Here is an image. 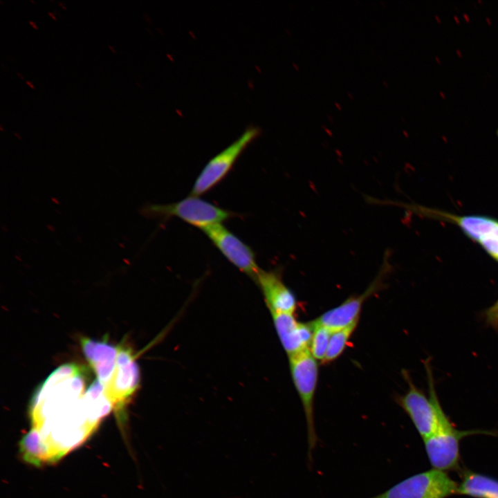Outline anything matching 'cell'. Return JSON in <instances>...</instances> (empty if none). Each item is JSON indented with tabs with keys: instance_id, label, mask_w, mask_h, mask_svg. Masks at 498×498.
I'll use <instances>...</instances> for the list:
<instances>
[{
	"instance_id": "cell-13",
	"label": "cell",
	"mask_w": 498,
	"mask_h": 498,
	"mask_svg": "<svg viewBox=\"0 0 498 498\" xmlns=\"http://www.w3.org/2000/svg\"><path fill=\"white\" fill-rule=\"evenodd\" d=\"M458 494L474 498H498V480L472 471H463Z\"/></svg>"
},
{
	"instance_id": "cell-12",
	"label": "cell",
	"mask_w": 498,
	"mask_h": 498,
	"mask_svg": "<svg viewBox=\"0 0 498 498\" xmlns=\"http://www.w3.org/2000/svg\"><path fill=\"white\" fill-rule=\"evenodd\" d=\"M80 344L84 356L93 369L98 380L106 386L116 368L119 346L105 340L82 338Z\"/></svg>"
},
{
	"instance_id": "cell-28",
	"label": "cell",
	"mask_w": 498,
	"mask_h": 498,
	"mask_svg": "<svg viewBox=\"0 0 498 498\" xmlns=\"http://www.w3.org/2000/svg\"><path fill=\"white\" fill-rule=\"evenodd\" d=\"M335 106H336L337 108H338L340 110L341 109V107L339 106V105H340L339 104L335 103Z\"/></svg>"
},
{
	"instance_id": "cell-5",
	"label": "cell",
	"mask_w": 498,
	"mask_h": 498,
	"mask_svg": "<svg viewBox=\"0 0 498 498\" xmlns=\"http://www.w3.org/2000/svg\"><path fill=\"white\" fill-rule=\"evenodd\" d=\"M260 133V129L249 127L229 146L212 158L195 181L191 196H199L213 188L231 170L245 149Z\"/></svg>"
},
{
	"instance_id": "cell-9",
	"label": "cell",
	"mask_w": 498,
	"mask_h": 498,
	"mask_svg": "<svg viewBox=\"0 0 498 498\" xmlns=\"http://www.w3.org/2000/svg\"><path fill=\"white\" fill-rule=\"evenodd\" d=\"M211 242L234 266L255 279L260 270L252 248L230 232L222 223L201 229Z\"/></svg>"
},
{
	"instance_id": "cell-18",
	"label": "cell",
	"mask_w": 498,
	"mask_h": 498,
	"mask_svg": "<svg viewBox=\"0 0 498 498\" xmlns=\"http://www.w3.org/2000/svg\"><path fill=\"white\" fill-rule=\"evenodd\" d=\"M487 322L493 327L498 326V309L494 311H488L486 313Z\"/></svg>"
},
{
	"instance_id": "cell-31",
	"label": "cell",
	"mask_w": 498,
	"mask_h": 498,
	"mask_svg": "<svg viewBox=\"0 0 498 498\" xmlns=\"http://www.w3.org/2000/svg\"><path fill=\"white\" fill-rule=\"evenodd\" d=\"M440 93H441V95L442 97H443V98H445L444 93H443L442 92H441Z\"/></svg>"
},
{
	"instance_id": "cell-6",
	"label": "cell",
	"mask_w": 498,
	"mask_h": 498,
	"mask_svg": "<svg viewBox=\"0 0 498 498\" xmlns=\"http://www.w3.org/2000/svg\"><path fill=\"white\" fill-rule=\"evenodd\" d=\"M389 256V250H387L377 276L362 293L349 297L342 304L326 311L314 321L332 332L358 322L360 313L365 301L384 287L386 276L391 270Z\"/></svg>"
},
{
	"instance_id": "cell-2",
	"label": "cell",
	"mask_w": 498,
	"mask_h": 498,
	"mask_svg": "<svg viewBox=\"0 0 498 498\" xmlns=\"http://www.w3.org/2000/svg\"><path fill=\"white\" fill-rule=\"evenodd\" d=\"M290 373L300 398L307 425L308 456L312 461V452L318 438L314 421V398L318 378L317 360L309 350L288 356Z\"/></svg>"
},
{
	"instance_id": "cell-10",
	"label": "cell",
	"mask_w": 498,
	"mask_h": 498,
	"mask_svg": "<svg viewBox=\"0 0 498 498\" xmlns=\"http://www.w3.org/2000/svg\"><path fill=\"white\" fill-rule=\"evenodd\" d=\"M255 282L259 285L271 313H294L297 308L296 297L284 282L281 270L260 268Z\"/></svg>"
},
{
	"instance_id": "cell-16",
	"label": "cell",
	"mask_w": 498,
	"mask_h": 498,
	"mask_svg": "<svg viewBox=\"0 0 498 498\" xmlns=\"http://www.w3.org/2000/svg\"><path fill=\"white\" fill-rule=\"evenodd\" d=\"M312 323L313 332L309 351L315 360L323 361L333 332L314 320Z\"/></svg>"
},
{
	"instance_id": "cell-8",
	"label": "cell",
	"mask_w": 498,
	"mask_h": 498,
	"mask_svg": "<svg viewBox=\"0 0 498 498\" xmlns=\"http://www.w3.org/2000/svg\"><path fill=\"white\" fill-rule=\"evenodd\" d=\"M481 432L457 430L452 423L442 426L424 439L425 449L434 469L446 471L459 468L460 441L463 437Z\"/></svg>"
},
{
	"instance_id": "cell-21",
	"label": "cell",
	"mask_w": 498,
	"mask_h": 498,
	"mask_svg": "<svg viewBox=\"0 0 498 498\" xmlns=\"http://www.w3.org/2000/svg\"><path fill=\"white\" fill-rule=\"evenodd\" d=\"M463 17H464V19H465L466 21L468 22L470 21V18L467 14H463Z\"/></svg>"
},
{
	"instance_id": "cell-25",
	"label": "cell",
	"mask_w": 498,
	"mask_h": 498,
	"mask_svg": "<svg viewBox=\"0 0 498 498\" xmlns=\"http://www.w3.org/2000/svg\"><path fill=\"white\" fill-rule=\"evenodd\" d=\"M59 4L63 8V9H64V10L66 9V6H64V5L62 2L59 1Z\"/></svg>"
},
{
	"instance_id": "cell-15",
	"label": "cell",
	"mask_w": 498,
	"mask_h": 498,
	"mask_svg": "<svg viewBox=\"0 0 498 498\" xmlns=\"http://www.w3.org/2000/svg\"><path fill=\"white\" fill-rule=\"evenodd\" d=\"M357 324L358 322L332 333L323 363L333 361L342 353Z\"/></svg>"
},
{
	"instance_id": "cell-20",
	"label": "cell",
	"mask_w": 498,
	"mask_h": 498,
	"mask_svg": "<svg viewBox=\"0 0 498 498\" xmlns=\"http://www.w3.org/2000/svg\"><path fill=\"white\" fill-rule=\"evenodd\" d=\"M28 22H29V24H30L35 29H37V26H36V24H35V22H33V21H30V20H29Z\"/></svg>"
},
{
	"instance_id": "cell-32",
	"label": "cell",
	"mask_w": 498,
	"mask_h": 498,
	"mask_svg": "<svg viewBox=\"0 0 498 498\" xmlns=\"http://www.w3.org/2000/svg\"><path fill=\"white\" fill-rule=\"evenodd\" d=\"M436 19H438V21H439V22H440V19H439V18L438 17V16H436Z\"/></svg>"
},
{
	"instance_id": "cell-1",
	"label": "cell",
	"mask_w": 498,
	"mask_h": 498,
	"mask_svg": "<svg viewBox=\"0 0 498 498\" xmlns=\"http://www.w3.org/2000/svg\"><path fill=\"white\" fill-rule=\"evenodd\" d=\"M403 376L408 384V389L396 398L397 403L403 409L412 421L417 432L424 439L434 434L442 426L451 423L443 412L435 391L432 377L430 378V397L414 385L409 374L403 371Z\"/></svg>"
},
{
	"instance_id": "cell-23",
	"label": "cell",
	"mask_w": 498,
	"mask_h": 498,
	"mask_svg": "<svg viewBox=\"0 0 498 498\" xmlns=\"http://www.w3.org/2000/svg\"><path fill=\"white\" fill-rule=\"evenodd\" d=\"M28 85H29L32 89H34V85L29 81L26 82Z\"/></svg>"
},
{
	"instance_id": "cell-11",
	"label": "cell",
	"mask_w": 498,
	"mask_h": 498,
	"mask_svg": "<svg viewBox=\"0 0 498 498\" xmlns=\"http://www.w3.org/2000/svg\"><path fill=\"white\" fill-rule=\"evenodd\" d=\"M275 328L288 356L309 350L313 332L312 322H299L294 313H271Z\"/></svg>"
},
{
	"instance_id": "cell-24",
	"label": "cell",
	"mask_w": 498,
	"mask_h": 498,
	"mask_svg": "<svg viewBox=\"0 0 498 498\" xmlns=\"http://www.w3.org/2000/svg\"><path fill=\"white\" fill-rule=\"evenodd\" d=\"M108 46L113 53H116L115 49L110 44H108Z\"/></svg>"
},
{
	"instance_id": "cell-17",
	"label": "cell",
	"mask_w": 498,
	"mask_h": 498,
	"mask_svg": "<svg viewBox=\"0 0 498 498\" xmlns=\"http://www.w3.org/2000/svg\"><path fill=\"white\" fill-rule=\"evenodd\" d=\"M479 243L489 255L498 261V228Z\"/></svg>"
},
{
	"instance_id": "cell-4",
	"label": "cell",
	"mask_w": 498,
	"mask_h": 498,
	"mask_svg": "<svg viewBox=\"0 0 498 498\" xmlns=\"http://www.w3.org/2000/svg\"><path fill=\"white\" fill-rule=\"evenodd\" d=\"M458 490L459 485L445 472L432 469L412 475L371 498H447Z\"/></svg>"
},
{
	"instance_id": "cell-22",
	"label": "cell",
	"mask_w": 498,
	"mask_h": 498,
	"mask_svg": "<svg viewBox=\"0 0 498 498\" xmlns=\"http://www.w3.org/2000/svg\"><path fill=\"white\" fill-rule=\"evenodd\" d=\"M48 13L53 19L56 20L55 16L51 12H48Z\"/></svg>"
},
{
	"instance_id": "cell-29",
	"label": "cell",
	"mask_w": 498,
	"mask_h": 498,
	"mask_svg": "<svg viewBox=\"0 0 498 498\" xmlns=\"http://www.w3.org/2000/svg\"><path fill=\"white\" fill-rule=\"evenodd\" d=\"M456 52H457V53H458L459 56H461V51H460V50H456Z\"/></svg>"
},
{
	"instance_id": "cell-26",
	"label": "cell",
	"mask_w": 498,
	"mask_h": 498,
	"mask_svg": "<svg viewBox=\"0 0 498 498\" xmlns=\"http://www.w3.org/2000/svg\"><path fill=\"white\" fill-rule=\"evenodd\" d=\"M16 73L20 78L24 79L23 75H21L20 73H19L18 72H17Z\"/></svg>"
},
{
	"instance_id": "cell-7",
	"label": "cell",
	"mask_w": 498,
	"mask_h": 498,
	"mask_svg": "<svg viewBox=\"0 0 498 498\" xmlns=\"http://www.w3.org/2000/svg\"><path fill=\"white\" fill-rule=\"evenodd\" d=\"M140 370L132 349L119 346L116 368L104 387L106 396L115 409H120L127 403L138 389Z\"/></svg>"
},
{
	"instance_id": "cell-19",
	"label": "cell",
	"mask_w": 498,
	"mask_h": 498,
	"mask_svg": "<svg viewBox=\"0 0 498 498\" xmlns=\"http://www.w3.org/2000/svg\"><path fill=\"white\" fill-rule=\"evenodd\" d=\"M498 309V299L497 301L491 306L490 307L488 311H494Z\"/></svg>"
},
{
	"instance_id": "cell-30",
	"label": "cell",
	"mask_w": 498,
	"mask_h": 498,
	"mask_svg": "<svg viewBox=\"0 0 498 498\" xmlns=\"http://www.w3.org/2000/svg\"><path fill=\"white\" fill-rule=\"evenodd\" d=\"M487 20H488V23L489 24H491V21H490V19H489L488 17H486V21H487Z\"/></svg>"
},
{
	"instance_id": "cell-14",
	"label": "cell",
	"mask_w": 498,
	"mask_h": 498,
	"mask_svg": "<svg viewBox=\"0 0 498 498\" xmlns=\"http://www.w3.org/2000/svg\"><path fill=\"white\" fill-rule=\"evenodd\" d=\"M471 239L479 242L498 228V221L486 216L448 215Z\"/></svg>"
},
{
	"instance_id": "cell-3",
	"label": "cell",
	"mask_w": 498,
	"mask_h": 498,
	"mask_svg": "<svg viewBox=\"0 0 498 498\" xmlns=\"http://www.w3.org/2000/svg\"><path fill=\"white\" fill-rule=\"evenodd\" d=\"M142 212L145 216L149 217L164 219L177 217L201 229L221 223L235 215L230 211L191 195L174 203L146 205Z\"/></svg>"
},
{
	"instance_id": "cell-27",
	"label": "cell",
	"mask_w": 498,
	"mask_h": 498,
	"mask_svg": "<svg viewBox=\"0 0 498 498\" xmlns=\"http://www.w3.org/2000/svg\"><path fill=\"white\" fill-rule=\"evenodd\" d=\"M454 19L456 20V23H458V24L459 23V19H458V18H457L456 16H454Z\"/></svg>"
}]
</instances>
